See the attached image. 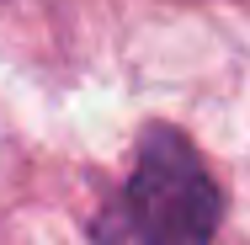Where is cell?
Returning a JSON list of instances; mask_svg holds the SVG:
<instances>
[{
	"mask_svg": "<svg viewBox=\"0 0 250 245\" xmlns=\"http://www.w3.org/2000/svg\"><path fill=\"white\" fill-rule=\"evenodd\" d=\"M123 245H213L218 187L197 149L170 128H154L117 202Z\"/></svg>",
	"mask_w": 250,
	"mask_h": 245,
	"instance_id": "1",
	"label": "cell"
}]
</instances>
